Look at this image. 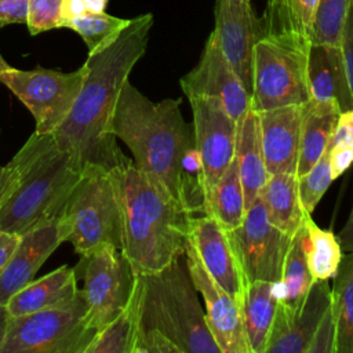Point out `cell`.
I'll return each instance as SVG.
<instances>
[{
	"instance_id": "5",
	"label": "cell",
	"mask_w": 353,
	"mask_h": 353,
	"mask_svg": "<svg viewBox=\"0 0 353 353\" xmlns=\"http://www.w3.org/2000/svg\"><path fill=\"white\" fill-rule=\"evenodd\" d=\"M134 294L138 303L135 339L160 334L181 353H221L207 327L185 255L159 272L135 274Z\"/></svg>"
},
{
	"instance_id": "37",
	"label": "cell",
	"mask_w": 353,
	"mask_h": 353,
	"mask_svg": "<svg viewBox=\"0 0 353 353\" xmlns=\"http://www.w3.org/2000/svg\"><path fill=\"white\" fill-rule=\"evenodd\" d=\"M341 51H342L346 77H347V83H349V88L353 99V0H350L346 21L343 25Z\"/></svg>"
},
{
	"instance_id": "11",
	"label": "cell",
	"mask_w": 353,
	"mask_h": 353,
	"mask_svg": "<svg viewBox=\"0 0 353 353\" xmlns=\"http://www.w3.org/2000/svg\"><path fill=\"white\" fill-rule=\"evenodd\" d=\"M226 233L245 285L252 281L280 283L292 236L270 222L259 196L245 210L243 222Z\"/></svg>"
},
{
	"instance_id": "39",
	"label": "cell",
	"mask_w": 353,
	"mask_h": 353,
	"mask_svg": "<svg viewBox=\"0 0 353 353\" xmlns=\"http://www.w3.org/2000/svg\"><path fill=\"white\" fill-rule=\"evenodd\" d=\"M28 0H0V28L11 23H26Z\"/></svg>"
},
{
	"instance_id": "33",
	"label": "cell",
	"mask_w": 353,
	"mask_h": 353,
	"mask_svg": "<svg viewBox=\"0 0 353 353\" xmlns=\"http://www.w3.org/2000/svg\"><path fill=\"white\" fill-rule=\"evenodd\" d=\"M350 0H319L310 44L341 47L343 25Z\"/></svg>"
},
{
	"instance_id": "48",
	"label": "cell",
	"mask_w": 353,
	"mask_h": 353,
	"mask_svg": "<svg viewBox=\"0 0 353 353\" xmlns=\"http://www.w3.org/2000/svg\"><path fill=\"white\" fill-rule=\"evenodd\" d=\"M0 168H1V167H0Z\"/></svg>"
},
{
	"instance_id": "2",
	"label": "cell",
	"mask_w": 353,
	"mask_h": 353,
	"mask_svg": "<svg viewBox=\"0 0 353 353\" xmlns=\"http://www.w3.org/2000/svg\"><path fill=\"white\" fill-rule=\"evenodd\" d=\"M110 131L125 143L139 170L193 214H204L194 135L182 116L179 98L153 102L127 80L113 110Z\"/></svg>"
},
{
	"instance_id": "8",
	"label": "cell",
	"mask_w": 353,
	"mask_h": 353,
	"mask_svg": "<svg viewBox=\"0 0 353 353\" xmlns=\"http://www.w3.org/2000/svg\"><path fill=\"white\" fill-rule=\"evenodd\" d=\"M94 335L80 291L69 305L10 317L0 353H85Z\"/></svg>"
},
{
	"instance_id": "10",
	"label": "cell",
	"mask_w": 353,
	"mask_h": 353,
	"mask_svg": "<svg viewBox=\"0 0 353 353\" xmlns=\"http://www.w3.org/2000/svg\"><path fill=\"white\" fill-rule=\"evenodd\" d=\"M84 77V65L68 73L43 68L21 70L12 66L0 70V83L28 108L39 134H52L62 124L76 102Z\"/></svg>"
},
{
	"instance_id": "41",
	"label": "cell",
	"mask_w": 353,
	"mask_h": 353,
	"mask_svg": "<svg viewBox=\"0 0 353 353\" xmlns=\"http://www.w3.org/2000/svg\"><path fill=\"white\" fill-rule=\"evenodd\" d=\"M19 236L14 233H8L4 230H0V272L7 265L10 256L12 255Z\"/></svg>"
},
{
	"instance_id": "3",
	"label": "cell",
	"mask_w": 353,
	"mask_h": 353,
	"mask_svg": "<svg viewBox=\"0 0 353 353\" xmlns=\"http://www.w3.org/2000/svg\"><path fill=\"white\" fill-rule=\"evenodd\" d=\"M109 171L119 204L121 252L134 274L159 272L185 255L196 214L130 159Z\"/></svg>"
},
{
	"instance_id": "43",
	"label": "cell",
	"mask_w": 353,
	"mask_h": 353,
	"mask_svg": "<svg viewBox=\"0 0 353 353\" xmlns=\"http://www.w3.org/2000/svg\"><path fill=\"white\" fill-rule=\"evenodd\" d=\"M336 239H338L343 252H353V205H352L350 214L347 216V221L343 225V228L341 229Z\"/></svg>"
},
{
	"instance_id": "25",
	"label": "cell",
	"mask_w": 353,
	"mask_h": 353,
	"mask_svg": "<svg viewBox=\"0 0 353 353\" xmlns=\"http://www.w3.org/2000/svg\"><path fill=\"white\" fill-rule=\"evenodd\" d=\"M259 197L270 222L290 236L296 233L303 225L305 215L309 214L299 199L296 174L269 175Z\"/></svg>"
},
{
	"instance_id": "26",
	"label": "cell",
	"mask_w": 353,
	"mask_h": 353,
	"mask_svg": "<svg viewBox=\"0 0 353 353\" xmlns=\"http://www.w3.org/2000/svg\"><path fill=\"white\" fill-rule=\"evenodd\" d=\"M335 353H353V252L342 255L331 288Z\"/></svg>"
},
{
	"instance_id": "18",
	"label": "cell",
	"mask_w": 353,
	"mask_h": 353,
	"mask_svg": "<svg viewBox=\"0 0 353 353\" xmlns=\"http://www.w3.org/2000/svg\"><path fill=\"white\" fill-rule=\"evenodd\" d=\"M63 243L57 218L43 221L19 234L17 247L0 272V305L33 280L48 256Z\"/></svg>"
},
{
	"instance_id": "47",
	"label": "cell",
	"mask_w": 353,
	"mask_h": 353,
	"mask_svg": "<svg viewBox=\"0 0 353 353\" xmlns=\"http://www.w3.org/2000/svg\"><path fill=\"white\" fill-rule=\"evenodd\" d=\"M243 1H251V0H243Z\"/></svg>"
},
{
	"instance_id": "4",
	"label": "cell",
	"mask_w": 353,
	"mask_h": 353,
	"mask_svg": "<svg viewBox=\"0 0 353 353\" xmlns=\"http://www.w3.org/2000/svg\"><path fill=\"white\" fill-rule=\"evenodd\" d=\"M81 170L52 134L32 132L0 168V230L19 236L57 218Z\"/></svg>"
},
{
	"instance_id": "23",
	"label": "cell",
	"mask_w": 353,
	"mask_h": 353,
	"mask_svg": "<svg viewBox=\"0 0 353 353\" xmlns=\"http://www.w3.org/2000/svg\"><path fill=\"white\" fill-rule=\"evenodd\" d=\"M339 113V105L332 101L309 99L303 103L298 176L307 172L325 152Z\"/></svg>"
},
{
	"instance_id": "45",
	"label": "cell",
	"mask_w": 353,
	"mask_h": 353,
	"mask_svg": "<svg viewBox=\"0 0 353 353\" xmlns=\"http://www.w3.org/2000/svg\"><path fill=\"white\" fill-rule=\"evenodd\" d=\"M8 319H10V314H8L7 309H6V306H4V305H0V346H1L3 339H4V336H6Z\"/></svg>"
},
{
	"instance_id": "36",
	"label": "cell",
	"mask_w": 353,
	"mask_h": 353,
	"mask_svg": "<svg viewBox=\"0 0 353 353\" xmlns=\"http://www.w3.org/2000/svg\"><path fill=\"white\" fill-rule=\"evenodd\" d=\"M306 353H335V321L331 305L319 323Z\"/></svg>"
},
{
	"instance_id": "17",
	"label": "cell",
	"mask_w": 353,
	"mask_h": 353,
	"mask_svg": "<svg viewBox=\"0 0 353 353\" xmlns=\"http://www.w3.org/2000/svg\"><path fill=\"white\" fill-rule=\"evenodd\" d=\"M189 243L208 274L243 306L245 280L226 230L210 214L192 221Z\"/></svg>"
},
{
	"instance_id": "21",
	"label": "cell",
	"mask_w": 353,
	"mask_h": 353,
	"mask_svg": "<svg viewBox=\"0 0 353 353\" xmlns=\"http://www.w3.org/2000/svg\"><path fill=\"white\" fill-rule=\"evenodd\" d=\"M307 83L310 99L336 102L341 112L353 109L341 47L310 44Z\"/></svg>"
},
{
	"instance_id": "32",
	"label": "cell",
	"mask_w": 353,
	"mask_h": 353,
	"mask_svg": "<svg viewBox=\"0 0 353 353\" xmlns=\"http://www.w3.org/2000/svg\"><path fill=\"white\" fill-rule=\"evenodd\" d=\"M130 22V19L119 18L102 12L87 11L83 15L69 19L63 23V28H69L77 32L84 40L88 54L99 50L110 40H113L123 28Z\"/></svg>"
},
{
	"instance_id": "6",
	"label": "cell",
	"mask_w": 353,
	"mask_h": 353,
	"mask_svg": "<svg viewBox=\"0 0 353 353\" xmlns=\"http://www.w3.org/2000/svg\"><path fill=\"white\" fill-rule=\"evenodd\" d=\"M57 221L63 243H70L79 255L102 244L121 250L120 214L110 171L95 164L84 165Z\"/></svg>"
},
{
	"instance_id": "46",
	"label": "cell",
	"mask_w": 353,
	"mask_h": 353,
	"mask_svg": "<svg viewBox=\"0 0 353 353\" xmlns=\"http://www.w3.org/2000/svg\"><path fill=\"white\" fill-rule=\"evenodd\" d=\"M8 68H10V65L6 62V59L3 58V55H1V52H0V70L8 69Z\"/></svg>"
},
{
	"instance_id": "1",
	"label": "cell",
	"mask_w": 353,
	"mask_h": 353,
	"mask_svg": "<svg viewBox=\"0 0 353 353\" xmlns=\"http://www.w3.org/2000/svg\"><path fill=\"white\" fill-rule=\"evenodd\" d=\"M152 26L150 12L131 18L113 40L88 54L76 102L52 132L81 167L95 164L110 170L128 160L116 143L110 121L123 84L146 51Z\"/></svg>"
},
{
	"instance_id": "13",
	"label": "cell",
	"mask_w": 353,
	"mask_h": 353,
	"mask_svg": "<svg viewBox=\"0 0 353 353\" xmlns=\"http://www.w3.org/2000/svg\"><path fill=\"white\" fill-rule=\"evenodd\" d=\"M185 259L193 284L205 303V323L221 353H250L243 323V306L233 299L205 270L192 244Z\"/></svg>"
},
{
	"instance_id": "38",
	"label": "cell",
	"mask_w": 353,
	"mask_h": 353,
	"mask_svg": "<svg viewBox=\"0 0 353 353\" xmlns=\"http://www.w3.org/2000/svg\"><path fill=\"white\" fill-rule=\"evenodd\" d=\"M331 146H345L353 149V109L339 113L327 148Z\"/></svg>"
},
{
	"instance_id": "44",
	"label": "cell",
	"mask_w": 353,
	"mask_h": 353,
	"mask_svg": "<svg viewBox=\"0 0 353 353\" xmlns=\"http://www.w3.org/2000/svg\"><path fill=\"white\" fill-rule=\"evenodd\" d=\"M109 0H83L87 11L91 12H102L105 11Z\"/></svg>"
},
{
	"instance_id": "27",
	"label": "cell",
	"mask_w": 353,
	"mask_h": 353,
	"mask_svg": "<svg viewBox=\"0 0 353 353\" xmlns=\"http://www.w3.org/2000/svg\"><path fill=\"white\" fill-rule=\"evenodd\" d=\"M306 229L302 225L292 236L279 283V301L288 309L298 310L313 283L306 259Z\"/></svg>"
},
{
	"instance_id": "30",
	"label": "cell",
	"mask_w": 353,
	"mask_h": 353,
	"mask_svg": "<svg viewBox=\"0 0 353 353\" xmlns=\"http://www.w3.org/2000/svg\"><path fill=\"white\" fill-rule=\"evenodd\" d=\"M303 225L306 229V259L313 279H334L343 255L338 239L331 230L317 226L310 214L305 215Z\"/></svg>"
},
{
	"instance_id": "12",
	"label": "cell",
	"mask_w": 353,
	"mask_h": 353,
	"mask_svg": "<svg viewBox=\"0 0 353 353\" xmlns=\"http://www.w3.org/2000/svg\"><path fill=\"white\" fill-rule=\"evenodd\" d=\"M193 114V135L197 152L204 205L219 176L234 157L237 121L223 103L211 97L188 98Z\"/></svg>"
},
{
	"instance_id": "35",
	"label": "cell",
	"mask_w": 353,
	"mask_h": 353,
	"mask_svg": "<svg viewBox=\"0 0 353 353\" xmlns=\"http://www.w3.org/2000/svg\"><path fill=\"white\" fill-rule=\"evenodd\" d=\"M62 0H28L26 26L30 34L62 28Z\"/></svg>"
},
{
	"instance_id": "22",
	"label": "cell",
	"mask_w": 353,
	"mask_h": 353,
	"mask_svg": "<svg viewBox=\"0 0 353 353\" xmlns=\"http://www.w3.org/2000/svg\"><path fill=\"white\" fill-rule=\"evenodd\" d=\"M234 157L237 160L247 210L259 196L269 178L262 150L259 117L254 108H250L237 120Z\"/></svg>"
},
{
	"instance_id": "40",
	"label": "cell",
	"mask_w": 353,
	"mask_h": 353,
	"mask_svg": "<svg viewBox=\"0 0 353 353\" xmlns=\"http://www.w3.org/2000/svg\"><path fill=\"white\" fill-rule=\"evenodd\" d=\"M330 159L332 178L341 176L353 163V149L345 146H331L325 149Z\"/></svg>"
},
{
	"instance_id": "7",
	"label": "cell",
	"mask_w": 353,
	"mask_h": 353,
	"mask_svg": "<svg viewBox=\"0 0 353 353\" xmlns=\"http://www.w3.org/2000/svg\"><path fill=\"white\" fill-rule=\"evenodd\" d=\"M310 40L295 33H266L254 47L251 108L256 112L310 99Z\"/></svg>"
},
{
	"instance_id": "34",
	"label": "cell",
	"mask_w": 353,
	"mask_h": 353,
	"mask_svg": "<svg viewBox=\"0 0 353 353\" xmlns=\"http://www.w3.org/2000/svg\"><path fill=\"white\" fill-rule=\"evenodd\" d=\"M332 181L330 159L325 150L307 172L298 176L299 199L306 212L312 214L314 211Z\"/></svg>"
},
{
	"instance_id": "15",
	"label": "cell",
	"mask_w": 353,
	"mask_h": 353,
	"mask_svg": "<svg viewBox=\"0 0 353 353\" xmlns=\"http://www.w3.org/2000/svg\"><path fill=\"white\" fill-rule=\"evenodd\" d=\"M214 32L223 55L251 95L254 47L265 36L262 18L255 15L250 1L216 0Z\"/></svg>"
},
{
	"instance_id": "9",
	"label": "cell",
	"mask_w": 353,
	"mask_h": 353,
	"mask_svg": "<svg viewBox=\"0 0 353 353\" xmlns=\"http://www.w3.org/2000/svg\"><path fill=\"white\" fill-rule=\"evenodd\" d=\"M74 273L83 281L80 291L87 303V320L97 334L127 306L135 274L121 250L112 244L80 255Z\"/></svg>"
},
{
	"instance_id": "31",
	"label": "cell",
	"mask_w": 353,
	"mask_h": 353,
	"mask_svg": "<svg viewBox=\"0 0 353 353\" xmlns=\"http://www.w3.org/2000/svg\"><path fill=\"white\" fill-rule=\"evenodd\" d=\"M138 327V303L134 288L127 306L94 335L85 353H132Z\"/></svg>"
},
{
	"instance_id": "42",
	"label": "cell",
	"mask_w": 353,
	"mask_h": 353,
	"mask_svg": "<svg viewBox=\"0 0 353 353\" xmlns=\"http://www.w3.org/2000/svg\"><path fill=\"white\" fill-rule=\"evenodd\" d=\"M87 12V8L83 3V0H62L61 4V17H62V28L63 23L69 19L77 18Z\"/></svg>"
},
{
	"instance_id": "29",
	"label": "cell",
	"mask_w": 353,
	"mask_h": 353,
	"mask_svg": "<svg viewBox=\"0 0 353 353\" xmlns=\"http://www.w3.org/2000/svg\"><path fill=\"white\" fill-rule=\"evenodd\" d=\"M319 0H269L262 17L266 33H295L310 40Z\"/></svg>"
},
{
	"instance_id": "20",
	"label": "cell",
	"mask_w": 353,
	"mask_h": 353,
	"mask_svg": "<svg viewBox=\"0 0 353 353\" xmlns=\"http://www.w3.org/2000/svg\"><path fill=\"white\" fill-rule=\"evenodd\" d=\"M79 294L74 268L63 265L37 280L29 281L8 299L6 309L10 317L25 316L69 305L76 301Z\"/></svg>"
},
{
	"instance_id": "24",
	"label": "cell",
	"mask_w": 353,
	"mask_h": 353,
	"mask_svg": "<svg viewBox=\"0 0 353 353\" xmlns=\"http://www.w3.org/2000/svg\"><path fill=\"white\" fill-rule=\"evenodd\" d=\"M279 295V283L252 281L245 285L243 323L250 353H265Z\"/></svg>"
},
{
	"instance_id": "28",
	"label": "cell",
	"mask_w": 353,
	"mask_h": 353,
	"mask_svg": "<svg viewBox=\"0 0 353 353\" xmlns=\"http://www.w3.org/2000/svg\"><path fill=\"white\" fill-rule=\"evenodd\" d=\"M204 214L212 215L226 232L243 222L245 203L236 157L216 181L204 205Z\"/></svg>"
},
{
	"instance_id": "19",
	"label": "cell",
	"mask_w": 353,
	"mask_h": 353,
	"mask_svg": "<svg viewBox=\"0 0 353 353\" xmlns=\"http://www.w3.org/2000/svg\"><path fill=\"white\" fill-rule=\"evenodd\" d=\"M258 117L263 159L269 175L296 174L303 103L261 110Z\"/></svg>"
},
{
	"instance_id": "14",
	"label": "cell",
	"mask_w": 353,
	"mask_h": 353,
	"mask_svg": "<svg viewBox=\"0 0 353 353\" xmlns=\"http://www.w3.org/2000/svg\"><path fill=\"white\" fill-rule=\"evenodd\" d=\"M183 94L189 97L218 98L236 121L251 108V95L245 90L212 30L197 65L179 80Z\"/></svg>"
},
{
	"instance_id": "16",
	"label": "cell",
	"mask_w": 353,
	"mask_h": 353,
	"mask_svg": "<svg viewBox=\"0 0 353 353\" xmlns=\"http://www.w3.org/2000/svg\"><path fill=\"white\" fill-rule=\"evenodd\" d=\"M331 305L328 280L314 279L298 310L280 301L269 331L265 353H306L307 346Z\"/></svg>"
}]
</instances>
